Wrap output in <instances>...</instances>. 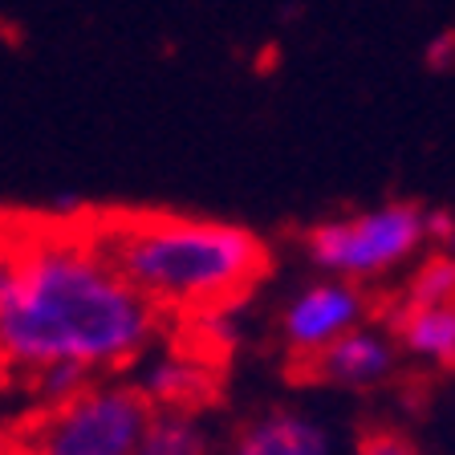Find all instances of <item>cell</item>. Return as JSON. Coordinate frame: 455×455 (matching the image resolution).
I'll use <instances>...</instances> for the list:
<instances>
[{"instance_id": "cell-10", "label": "cell", "mask_w": 455, "mask_h": 455, "mask_svg": "<svg viewBox=\"0 0 455 455\" xmlns=\"http://www.w3.org/2000/svg\"><path fill=\"white\" fill-rule=\"evenodd\" d=\"M134 455H216L208 427L183 411H151Z\"/></svg>"}, {"instance_id": "cell-12", "label": "cell", "mask_w": 455, "mask_h": 455, "mask_svg": "<svg viewBox=\"0 0 455 455\" xmlns=\"http://www.w3.org/2000/svg\"><path fill=\"white\" fill-rule=\"evenodd\" d=\"M350 455H427V451L398 427H366Z\"/></svg>"}, {"instance_id": "cell-4", "label": "cell", "mask_w": 455, "mask_h": 455, "mask_svg": "<svg viewBox=\"0 0 455 455\" xmlns=\"http://www.w3.org/2000/svg\"><path fill=\"white\" fill-rule=\"evenodd\" d=\"M151 407L131 382H90L25 423L20 455H134Z\"/></svg>"}, {"instance_id": "cell-11", "label": "cell", "mask_w": 455, "mask_h": 455, "mask_svg": "<svg viewBox=\"0 0 455 455\" xmlns=\"http://www.w3.org/2000/svg\"><path fill=\"white\" fill-rule=\"evenodd\" d=\"M395 305H455V256L443 248H427V256H419L403 281Z\"/></svg>"}, {"instance_id": "cell-5", "label": "cell", "mask_w": 455, "mask_h": 455, "mask_svg": "<svg viewBox=\"0 0 455 455\" xmlns=\"http://www.w3.org/2000/svg\"><path fill=\"white\" fill-rule=\"evenodd\" d=\"M370 322V297L362 284L333 281V276H317V281L301 284L289 301H284L276 330L289 358H297V366L338 341L341 333L358 330Z\"/></svg>"}, {"instance_id": "cell-1", "label": "cell", "mask_w": 455, "mask_h": 455, "mask_svg": "<svg viewBox=\"0 0 455 455\" xmlns=\"http://www.w3.org/2000/svg\"><path fill=\"white\" fill-rule=\"evenodd\" d=\"M159 313L85 240H41L0 297V362L85 374L131 366L159 338Z\"/></svg>"}, {"instance_id": "cell-7", "label": "cell", "mask_w": 455, "mask_h": 455, "mask_svg": "<svg viewBox=\"0 0 455 455\" xmlns=\"http://www.w3.org/2000/svg\"><path fill=\"white\" fill-rule=\"evenodd\" d=\"M224 455H338L333 431L305 411L276 407L248 419L236 435L228 439Z\"/></svg>"}, {"instance_id": "cell-2", "label": "cell", "mask_w": 455, "mask_h": 455, "mask_svg": "<svg viewBox=\"0 0 455 455\" xmlns=\"http://www.w3.org/2000/svg\"><path fill=\"white\" fill-rule=\"evenodd\" d=\"M85 244L155 313L212 317L240 305L268 273V248L252 228L175 212L102 216Z\"/></svg>"}, {"instance_id": "cell-8", "label": "cell", "mask_w": 455, "mask_h": 455, "mask_svg": "<svg viewBox=\"0 0 455 455\" xmlns=\"http://www.w3.org/2000/svg\"><path fill=\"white\" fill-rule=\"evenodd\" d=\"M151 411H183V415H196L204 403H212L216 395V374L208 370V362H199L196 354H155L139 366L131 382Z\"/></svg>"}, {"instance_id": "cell-9", "label": "cell", "mask_w": 455, "mask_h": 455, "mask_svg": "<svg viewBox=\"0 0 455 455\" xmlns=\"http://www.w3.org/2000/svg\"><path fill=\"white\" fill-rule=\"evenodd\" d=\"M390 338L398 354L431 370H455V309L451 305H395Z\"/></svg>"}, {"instance_id": "cell-14", "label": "cell", "mask_w": 455, "mask_h": 455, "mask_svg": "<svg viewBox=\"0 0 455 455\" xmlns=\"http://www.w3.org/2000/svg\"><path fill=\"white\" fill-rule=\"evenodd\" d=\"M451 309H455V305H451Z\"/></svg>"}, {"instance_id": "cell-13", "label": "cell", "mask_w": 455, "mask_h": 455, "mask_svg": "<svg viewBox=\"0 0 455 455\" xmlns=\"http://www.w3.org/2000/svg\"><path fill=\"white\" fill-rule=\"evenodd\" d=\"M443 252H451V256H455V228H451V236L443 240Z\"/></svg>"}, {"instance_id": "cell-3", "label": "cell", "mask_w": 455, "mask_h": 455, "mask_svg": "<svg viewBox=\"0 0 455 455\" xmlns=\"http://www.w3.org/2000/svg\"><path fill=\"white\" fill-rule=\"evenodd\" d=\"M301 248L317 276L374 284L415 265L423 248H431V208L415 199H390L350 216L322 220L301 236Z\"/></svg>"}, {"instance_id": "cell-6", "label": "cell", "mask_w": 455, "mask_h": 455, "mask_svg": "<svg viewBox=\"0 0 455 455\" xmlns=\"http://www.w3.org/2000/svg\"><path fill=\"white\" fill-rule=\"evenodd\" d=\"M398 362H403V354H398L390 330L366 322L358 330L341 333L338 341H330L317 358L301 362V374L338 390H379L382 382L395 379Z\"/></svg>"}]
</instances>
